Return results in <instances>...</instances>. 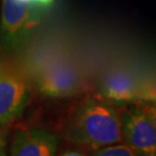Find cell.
Here are the masks:
<instances>
[{
	"mask_svg": "<svg viewBox=\"0 0 156 156\" xmlns=\"http://www.w3.org/2000/svg\"><path fill=\"white\" fill-rule=\"evenodd\" d=\"M58 138L39 128L18 130L10 145V156H56Z\"/></svg>",
	"mask_w": 156,
	"mask_h": 156,
	"instance_id": "cell-7",
	"label": "cell"
},
{
	"mask_svg": "<svg viewBox=\"0 0 156 156\" xmlns=\"http://www.w3.org/2000/svg\"><path fill=\"white\" fill-rule=\"evenodd\" d=\"M0 156H6L5 140L1 132H0Z\"/></svg>",
	"mask_w": 156,
	"mask_h": 156,
	"instance_id": "cell-10",
	"label": "cell"
},
{
	"mask_svg": "<svg viewBox=\"0 0 156 156\" xmlns=\"http://www.w3.org/2000/svg\"><path fill=\"white\" fill-rule=\"evenodd\" d=\"M65 136L73 144L91 149L123 143L121 112L99 95L87 96L70 114Z\"/></svg>",
	"mask_w": 156,
	"mask_h": 156,
	"instance_id": "cell-1",
	"label": "cell"
},
{
	"mask_svg": "<svg viewBox=\"0 0 156 156\" xmlns=\"http://www.w3.org/2000/svg\"><path fill=\"white\" fill-rule=\"evenodd\" d=\"M24 1L32 3L34 5L41 6V7H44L47 9V7H49L50 5L53 4V2H54L55 0H24Z\"/></svg>",
	"mask_w": 156,
	"mask_h": 156,
	"instance_id": "cell-9",
	"label": "cell"
},
{
	"mask_svg": "<svg viewBox=\"0 0 156 156\" xmlns=\"http://www.w3.org/2000/svg\"><path fill=\"white\" fill-rule=\"evenodd\" d=\"M89 156H139L125 143H117L91 149Z\"/></svg>",
	"mask_w": 156,
	"mask_h": 156,
	"instance_id": "cell-8",
	"label": "cell"
},
{
	"mask_svg": "<svg viewBox=\"0 0 156 156\" xmlns=\"http://www.w3.org/2000/svg\"><path fill=\"white\" fill-rule=\"evenodd\" d=\"M46 8L24 0H3L0 21V48L15 51L39 27Z\"/></svg>",
	"mask_w": 156,
	"mask_h": 156,
	"instance_id": "cell-2",
	"label": "cell"
},
{
	"mask_svg": "<svg viewBox=\"0 0 156 156\" xmlns=\"http://www.w3.org/2000/svg\"><path fill=\"white\" fill-rule=\"evenodd\" d=\"M30 96V87L23 76L9 71H0V126L8 125L20 118Z\"/></svg>",
	"mask_w": 156,
	"mask_h": 156,
	"instance_id": "cell-6",
	"label": "cell"
},
{
	"mask_svg": "<svg viewBox=\"0 0 156 156\" xmlns=\"http://www.w3.org/2000/svg\"><path fill=\"white\" fill-rule=\"evenodd\" d=\"M142 78L132 67L116 66L102 75L98 95L116 105L137 104L140 102Z\"/></svg>",
	"mask_w": 156,
	"mask_h": 156,
	"instance_id": "cell-5",
	"label": "cell"
},
{
	"mask_svg": "<svg viewBox=\"0 0 156 156\" xmlns=\"http://www.w3.org/2000/svg\"><path fill=\"white\" fill-rule=\"evenodd\" d=\"M34 83L41 94L51 98H65L78 94L83 86L82 74L67 60H52L37 67Z\"/></svg>",
	"mask_w": 156,
	"mask_h": 156,
	"instance_id": "cell-4",
	"label": "cell"
},
{
	"mask_svg": "<svg viewBox=\"0 0 156 156\" xmlns=\"http://www.w3.org/2000/svg\"><path fill=\"white\" fill-rule=\"evenodd\" d=\"M123 143L139 156H156V112L150 102H137L121 113Z\"/></svg>",
	"mask_w": 156,
	"mask_h": 156,
	"instance_id": "cell-3",
	"label": "cell"
},
{
	"mask_svg": "<svg viewBox=\"0 0 156 156\" xmlns=\"http://www.w3.org/2000/svg\"><path fill=\"white\" fill-rule=\"evenodd\" d=\"M62 156H85V155L79 151H67Z\"/></svg>",
	"mask_w": 156,
	"mask_h": 156,
	"instance_id": "cell-11",
	"label": "cell"
},
{
	"mask_svg": "<svg viewBox=\"0 0 156 156\" xmlns=\"http://www.w3.org/2000/svg\"><path fill=\"white\" fill-rule=\"evenodd\" d=\"M2 70V67H1V64H0V71Z\"/></svg>",
	"mask_w": 156,
	"mask_h": 156,
	"instance_id": "cell-12",
	"label": "cell"
}]
</instances>
